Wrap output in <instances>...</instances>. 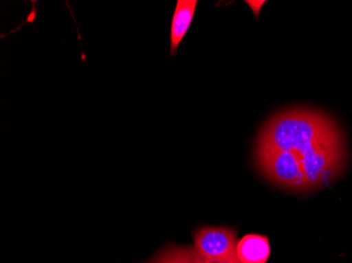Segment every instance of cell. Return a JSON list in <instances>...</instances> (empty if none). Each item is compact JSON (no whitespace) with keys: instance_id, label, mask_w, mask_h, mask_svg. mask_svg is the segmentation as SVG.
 <instances>
[{"instance_id":"1","label":"cell","mask_w":352,"mask_h":263,"mask_svg":"<svg viewBox=\"0 0 352 263\" xmlns=\"http://www.w3.org/2000/svg\"><path fill=\"white\" fill-rule=\"evenodd\" d=\"M333 120L316 111H286L274 115L263 128L256 148L294 152L300 158L325 142L340 139Z\"/></svg>"},{"instance_id":"2","label":"cell","mask_w":352,"mask_h":263,"mask_svg":"<svg viewBox=\"0 0 352 263\" xmlns=\"http://www.w3.org/2000/svg\"><path fill=\"white\" fill-rule=\"evenodd\" d=\"M255 158L258 170L271 183L294 191L309 190L302 158L298 154L256 148Z\"/></svg>"},{"instance_id":"3","label":"cell","mask_w":352,"mask_h":263,"mask_svg":"<svg viewBox=\"0 0 352 263\" xmlns=\"http://www.w3.org/2000/svg\"><path fill=\"white\" fill-rule=\"evenodd\" d=\"M309 190L328 185L343 172L345 152L340 139L325 142L302 157Z\"/></svg>"},{"instance_id":"4","label":"cell","mask_w":352,"mask_h":263,"mask_svg":"<svg viewBox=\"0 0 352 263\" xmlns=\"http://www.w3.org/2000/svg\"><path fill=\"white\" fill-rule=\"evenodd\" d=\"M195 250L215 263H242L237 256L235 231L227 227H199L193 235Z\"/></svg>"},{"instance_id":"5","label":"cell","mask_w":352,"mask_h":263,"mask_svg":"<svg viewBox=\"0 0 352 263\" xmlns=\"http://www.w3.org/2000/svg\"><path fill=\"white\" fill-rule=\"evenodd\" d=\"M197 0H179L174 12L171 25V55L177 53V47L187 34L197 9Z\"/></svg>"},{"instance_id":"6","label":"cell","mask_w":352,"mask_h":263,"mask_svg":"<svg viewBox=\"0 0 352 263\" xmlns=\"http://www.w3.org/2000/svg\"><path fill=\"white\" fill-rule=\"evenodd\" d=\"M270 255L268 239L250 234L237 243V256L242 263H266Z\"/></svg>"},{"instance_id":"7","label":"cell","mask_w":352,"mask_h":263,"mask_svg":"<svg viewBox=\"0 0 352 263\" xmlns=\"http://www.w3.org/2000/svg\"><path fill=\"white\" fill-rule=\"evenodd\" d=\"M187 258H183L184 263H215L212 261L207 260V259L197 254L195 250L187 252Z\"/></svg>"},{"instance_id":"8","label":"cell","mask_w":352,"mask_h":263,"mask_svg":"<svg viewBox=\"0 0 352 263\" xmlns=\"http://www.w3.org/2000/svg\"><path fill=\"white\" fill-rule=\"evenodd\" d=\"M249 5H250L251 9L254 12L255 16L258 17V12H260L261 8L264 5L265 1H246Z\"/></svg>"}]
</instances>
